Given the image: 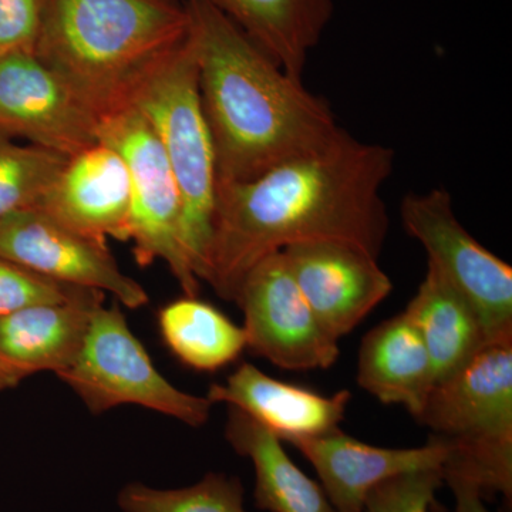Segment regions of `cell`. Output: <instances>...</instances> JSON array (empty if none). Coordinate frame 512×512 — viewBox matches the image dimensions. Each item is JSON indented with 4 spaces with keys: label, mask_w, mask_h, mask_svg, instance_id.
Returning <instances> with one entry per match:
<instances>
[{
    "label": "cell",
    "mask_w": 512,
    "mask_h": 512,
    "mask_svg": "<svg viewBox=\"0 0 512 512\" xmlns=\"http://www.w3.org/2000/svg\"><path fill=\"white\" fill-rule=\"evenodd\" d=\"M396 154L342 134L332 146L288 161L245 183L217 184L204 279L235 302L245 276L265 256L293 244L339 241L379 259L389 214L383 184Z\"/></svg>",
    "instance_id": "obj_1"
},
{
    "label": "cell",
    "mask_w": 512,
    "mask_h": 512,
    "mask_svg": "<svg viewBox=\"0 0 512 512\" xmlns=\"http://www.w3.org/2000/svg\"><path fill=\"white\" fill-rule=\"evenodd\" d=\"M217 184L245 183L342 137L328 101L309 92L205 0H184Z\"/></svg>",
    "instance_id": "obj_2"
},
{
    "label": "cell",
    "mask_w": 512,
    "mask_h": 512,
    "mask_svg": "<svg viewBox=\"0 0 512 512\" xmlns=\"http://www.w3.org/2000/svg\"><path fill=\"white\" fill-rule=\"evenodd\" d=\"M188 30L174 0H49L33 55L100 120L130 103Z\"/></svg>",
    "instance_id": "obj_3"
},
{
    "label": "cell",
    "mask_w": 512,
    "mask_h": 512,
    "mask_svg": "<svg viewBox=\"0 0 512 512\" xmlns=\"http://www.w3.org/2000/svg\"><path fill=\"white\" fill-rule=\"evenodd\" d=\"M417 423L450 448L443 478L512 498V333L490 340L453 376L434 384Z\"/></svg>",
    "instance_id": "obj_4"
},
{
    "label": "cell",
    "mask_w": 512,
    "mask_h": 512,
    "mask_svg": "<svg viewBox=\"0 0 512 512\" xmlns=\"http://www.w3.org/2000/svg\"><path fill=\"white\" fill-rule=\"evenodd\" d=\"M128 104L146 117L163 146L183 202L185 252L202 281L210 255L218 180L190 30L187 39L146 74Z\"/></svg>",
    "instance_id": "obj_5"
},
{
    "label": "cell",
    "mask_w": 512,
    "mask_h": 512,
    "mask_svg": "<svg viewBox=\"0 0 512 512\" xmlns=\"http://www.w3.org/2000/svg\"><path fill=\"white\" fill-rule=\"evenodd\" d=\"M57 376L94 414L137 404L201 427L210 420L214 406L208 397L177 389L158 372L119 305H101L94 312L79 356Z\"/></svg>",
    "instance_id": "obj_6"
},
{
    "label": "cell",
    "mask_w": 512,
    "mask_h": 512,
    "mask_svg": "<svg viewBox=\"0 0 512 512\" xmlns=\"http://www.w3.org/2000/svg\"><path fill=\"white\" fill-rule=\"evenodd\" d=\"M99 140L123 157L130 174L131 212L127 241L138 265L161 259L185 296H198L201 281L192 271L183 242V202L153 127L133 106L99 121Z\"/></svg>",
    "instance_id": "obj_7"
},
{
    "label": "cell",
    "mask_w": 512,
    "mask_h": 512,
    "mask_svg": "<svg viewBox=\"0 0 512 512\" xmlns=\"http://www.w3.org/2000/svg\"><path fill=\"white\" fill-rule=\"evenodd\" d=\"M407 234L477 312L488 340L512 333V268L478 244L457 220L450 192L407 194L400 205Z\"/></svg>",
    "instance_id": "obj_8"
},
{
    "label": "cell",
    "mask_w": 512,
    "mask_h": 512,
    "mask_svg": "<svg viewBox=\"0 0 512 512\" xmlns=\"http://www.w3.org/2000/svg\"><path fill=\"white\" fill-rule=\"evenodd\" d=\"M235 303L244 313L247 348L285 370L329 369L338 362L332 338L299 291L284 252L265 256L245 276Z\"/></svg>",
    "instance_id": "obj_9"
},
{
    "label": "cell",
    "mask_w": 512,
    "mask_h": 512,
    "mask_svg": "<svg viewBox=\"0 0 512 512\" xmlns=\"http://www.w3.org/2000/svg\"><path fill=\"white\" fill-rule=\"evenodd\" d=\"M0 256L60 284L111 293L130 309L148 302L146 289L121 271L107 241L80 234L40 208L0 220Z\"/></svg>",
    "instance_id": "obj_10"
},
{
    "label": "cell",
    "mask_w": 512,
    "mask_h": 512,
    "mask_svg": "<svg viewBox=\"0 0 512 512\" xmlns=\"http://www.w3.org/2000/svg\"><path fill=\"white\" fill-rule=\"evenodd\" d=\"M99 119L33 53L0 57V128L66 157L96 146Z\"/></svg>",
    "instance_id": "obj_11"
},
{
    "label": "cell",
    "mask_w": 512,
    "mask_h": 512,
    "mask_svg": "<svg viewBox=\"0 0 512 512\" xmlns=\"http://www.w3.org/2000/svg\"><path fill=\"white\" fill-rule=\"evenodd\" d=\"M299 291L332 338L349 335L393 284L365 249L339 241H311L282 249Z\"/></svg>",
    "instance_id": "obj_12"
},
{
    "label": "cell",
    "mask_w": 512,
    "mask_h": 512,
    "mask_svg": "<svg viewBox=\"0 0 512 512\" xmlns=\"http://www.w3.org/2000/svg\"><path fill=\"white\" fill-rule=\"evenodd\" d=\"M312 464L320 485L338 512H365L367 495L389 478L416 471L443 470L450 448L437 437L414 448L372 446L336 429L292 444Z\"/></svg>",
    "instance_id": "obj_13"
},
{
    "label": "cell",
    "mask_w": 512,
    "mask_h": 512,
    "mask_svg": "<svg viewBox=\"0 0 512 512\" xmlns=\"http://www.w3.org/2000/svg\"><path fill=\"white\" fill-rule=\"evenodd\" d=\"M39 208L87 237L127 241L131 184L123 157L101 141L70 157Z\"/></svg>",
    "instance_id": "obj_14"
},
{
    "label": "cell",
    "mask_w": 512,
    "mask_h": 512,
    "mask_svg": "<svg viewBox=\"0 0 512 512\" xmlns=\"http://www.w3.org/2000/svg\"><path fill=\"white\" fill-rule=\"evenodd\" d=\"M207 397L214 404L225 403L247 413L282 443L293 444L339 429L352 393L340 390L323 396L265 375L251 363H242L227 382L212 384Z\"/></svg>",
    "instance_id": "obj_15"
},
{
    "label": "cell",
    "mask_w": 512,
    "mask_h": 512,
    "mask_svg": "<svg viewBox=\"0 0 512 512\" xmlns=\"http://www.w3.org/2000/svg\"><path fill=\"white\" fill-rule=\"evenodd\" d=\"M104 293L84 289L69 301L43 303L0 318V356L26 375L64 372L79 356Z\"/></svg>",
    "instance_id": "obj_16"
},
{
    "label": "cell",
    "mask_w": 512,
    "mask_h": 512,
    "mask_svg": "<svg viewBox=\"0 0 512 512\" xmlns=\"http://www.w3.org/2000/svg\"><path fill=\"white\" fill-rule=\"evenodd\" d=\"M357 384L383 404L416 417L436 384L429 352L406 313L367 332L357 356Z\"/></svg>",
    "instance_id": "obj_17"
},
{
    "label": "cell",
    "mask_w": 512,
    "mask_h": 512,
    "mask_svg": "<svg viewBox=\"0 0 512 512\" xmlns=\"http://www.w3.org/2000/svg\"><path fill=\"white\" fill-rule=\"evenodd\" d=\"M205 2L232 20L286 74L298 80H302L309 53L319 45L335 12L333 0Z\"/></svg>",
    "instance_id": "obj_18"
},
{
    "label": "cell",
    "mask_w": 512,
    "mask_h": 512,
    "mask_svg": "<svg viewBox=\"0 0 512 512\" xmlns=\"http://www.w3.org/2000/svg\"><path fill=\"white\" fill-rule=\"evenodd\" d=\"M225 439L254 466V501L266 512H338L322 485L293 463L282 441L247 413L229 407Z\"/></svg>",
    "instance_id": "obj_19"
},
{
    "label": "cell",
    "mask_w": 512,
    "mask_h": 512,
    "mask_svg": "<svg viewBox=\"0 0 512 512\" xmlns=\"http://www.w3.org/2000/svg\"><path fill=\"white\" fill-rule=\"evenodd\" d=\"M403 312L426 345L436 383L453 376L490 342L473 306L431 264Z\"/></svg>",
    "instance_id": "obj_20"
},
{
    "label": "cell",
    "mask_w": 512,
    "mask_h": 512,
    "mask_svg": "<svg viewBox=\"0 0 512 512\" xmlns=\"http://www.w3.org/2000/svg\"><path fill=\"white\" fill-rule=\"evenodd\" d=\"M158 326L173 355L200 372H215L247 349L244 328L198 296H184L158 313Z\"/></svg>",
    "instance_id": "obj_21"
},
{
    "label": "cell",
    "mask_w": 512,
    "mask_h": 512,
    "mask_svg": "<svg viewBox=\"0 0 512 512\" xmlns=\"http://www.w3.org/2000/svg\"><path fill=\"white\" fill-rule=\"evenodd\" d=\"M69 158L0 128V220L39 208Z\"/></svg>",
    "instance_id": "obj_22"
},
{
    "label": "cell",
    "mask_w": 512,
    "mask_h": 512,
    "mask_svg": "<svg viewBox=\"0 0 512 512\" xmlns=\"http://www.w3.org/2000/svg\"><path fill=\"white\" fill-rule=\"evenodd\" d=\"M117 507L121 512H249L241 480L214 471L181 488H156L133 481L117 494Z\"/></svg>",
    "instance_id": "obj_23"
},
{
    "label": "cell",
    "mask_w": 512,
    "mask_h": 512,
    "mask_svg": "<svg viewBox=\"0 0 512 512\" xmlns=\"http://www.w3.org/2000/svg\"><path fill=\"white\" fill-rule=\"evenodd\" d=\"M84 289L60 284L0 256V318L43 303L69 301Z\"/></svg>",
    "instance_id": "obj_24"
},
{
    "label": "cell",
    "mask_w": 512,
    "mask_h": 512,
    "mask_svg": "<svg viewBox=\"0 0 512 512\" xmlns=\"http://www.w3.org/2000/svg\"><path fill=\"white\" fill-rule=\"evenodd\" d=\"M443 484L441 470L416 471L389 478L367 495L365 512H433L436 493Z\"/></svg>",
    "instance_id": "obj_25"
},
{
    "label": "cell",
    "mask_w": 512,
    "mask_h": 512,
    "mask_svg": "<svg viewBox=\"0 0 512 512\" xmlns=\"http://www.w3.org/2000/svg\"><path fill=\"white\" fill-rule=\"evenodd\" d=\"M49 0H0V57L33 53Z\"/></svg>",
    "instance_id": "obj_26"
},
{
    "label": "cell",
    "mask_w": 512,
    "mask_h": 512,
    "mask_svg": "<svg viewBox=\"0 0 512 512\" xmlns=\"http://www.w3.org/2000/svg\"><path fill=\"white\" fill-rule=\"evenodd\" d=\"M444 483L448 484L456 498L454 512H491L485 505L484 495L477 485L456 477L444 478ZM433 512H439V505L436 504Z\"/></svg>",
    "instance_id": "obj_27"
},
{
    "label": "cell",
    "mask_w": 512,
    "mask_h": 512,
    "mask_svg": "<svg viewBox=\"0 0 512 512\" xmlns=\"http://www.w3.org/2000/svg\"><path fill=\"white\" fill-rule=\"evenodd\" d=\"M26 377L29 376L25 372L19 370L18 367L10 365L8 360L0 356V392L6 389H13Z\"/></svg>",
    "instance_id": "obj_28"
}]
</instances>
